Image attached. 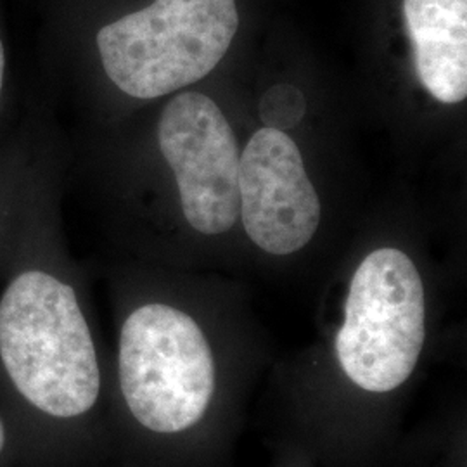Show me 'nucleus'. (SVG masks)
I'll return each instance as SVG.
<instances>
[{
  "instance_id": "obj_1",
  "label": "nucleus",
  "mask_w": 467,
  "mask_h": 467,
  "mask_svg": "<svg viewBox=\"0 0 467 467\" xmlns=\"http://www.w3.org/2000/svg\"><path fill=\"white\" fill-rule=\"evenodd\" d=\"M430 341L428 293L409 253L383 246L353 268L339 320L303 357L274 368L283 433L320 467H381Z\"/></svg>"
},
{
  "instance_id": "obj_2",
  "label": "nucleus",
  "mask_w": 467,
  "mask_h": 467,
  "mask_svg": "<svg viewBox=\"0 0 467 467\" xmlns=\"http://www.w3.org/2000/svg\"><path fill=\"white\" fill-rule=\"evenodd\" d=\"M264 368L251 347L184 305L139 301L123 314L109 357L113 462L225 466Z\"/></svg>"
},
{
  "instance_id": "obj_3",
  "label": "nucleus",
  "mask_w": 467,
  "mask_h": 467,
  "mask_svg": "<svg viewBox=\"0 0 467 467\" xmlns=\"http://www.w3.org/2000/svg\"><path fill=\"white\" fill-rule=\"evenodd\" d=\"M0 403L19 467L113 462L109 357L75 284L49 268L19 270L0 295Z\"/></svg>"
},
{
  "instance_id": "obj_4",
  "label": "nucleus",
  "mask_w": 467,
  "mask_h": 467,
  "mask_svg": "<svg viewBox=\"0 0 467 467\" xmlns=\"http://www.w3.org/2000/svg\"><path fill=\"white\" fill-rule=\"evenodd\" d=\"M237 26L235 0H154L100 28V61L119 90L156 99L210 75Z\"/></svg>"
},
{
  "instance_id": "obj_5",
  "label": "nucleus",
  "mask_w": 467,
  "mask_h": 467,
  "mask_svg": "<svg viewBox=\"0 0 467 467\" xmlns=\"http://www.w3.org/2000/svg\"><path fill=\"white\" fill-rule=\"evenodd\" d=\"M158 140L175 173L187 223L204 235L231 231L241 204V156L217 104L200 92L175 96L160 118Z\"/></svg>"
},
{
  "instance_id": "obj_6",
  "label": "nucleus",
  "mask_w": 467,
  "mask_h": 467,
  "mask_svg": "<svg viewBox=\"0 0 467 467\" xmlns=\"http://www.w3.org/2000/svg\"><path fill=\"white\" fill-rule=\"evenodd\" d=\"M239 215L251 243L270 256L308 246L320 223V200L296 142L262 129L239 158Z\"/></svg>"
},
{
  "instance_id": "obj_7",
  "label": "nucleus",
  "mask_w": 467,
  "mask_h": 467,
  "mask_svg": "<svg viewBox=\"0 0 467 467\" xmlns=\"http://www.w3.org/2000/svg\"><path fill=\"white\" fill-rule=\"evenodd\" d=\"M419 82L443 104L467 96V0H403Z\"/></svg>"
},
{
  "instance_id": "obj_8",
  "label": "nucleus",
  "mask_w": 467,
  "mask_h": 467,
  "mask_svg": "<svg viewBox=\"0 0 467 467\" xmlns=\"http://www.w3.org/2000/svg\"><path fill=\"white\" fill-rule=\"evenodd\" d=\"M306 111L305 98L293 85H275L265 92L260 104V117L267 129L289 130L296 127Z\"/></svg>"
},
{
  "instance_id": "obj_9",
  "label": "nucleus",
  "mask_w": 467,
  "mask_h": 467,
  "mask_svg": "<svg viewBox=\"0 0 467 467\" xmlns=\"http://www.w3.org/2000/svg\"><path fill=\"white\" fill-rule=\"evenodd\" d=\"M270 467H320L308 455V451L301 449L300 445L285 436H281L275 443L272 464Z\"/></svg>"
},
{
  "instance_id": "obj_10",
  "label": "nucleus",
  "mask_w": 467,
  "mask_h": 467,
  "mask_svg": "<svg viewBox=\"0 0 467 467\" xmlns=\"http://www.w3.org/2000/svg\"><path fill=\"white\" fill-rule=\"evenodd\" d=\"M0 467H19V445L13 424L0 403Z\"/></svg>"
},
{
  "instance_id": "obj_11",
  "label": "nucleus",
  "mask_w": 467,
  "mask_h": 467,
  "mask_svg": "<svg viewBox=\"0 0 467 467\" xmlns=\"http://www.w3.org/2000/svg\"><path fill=\"white\" fill-rule=\"evenodd\" d=\"M4 65H5L4 46H2V42H0V96H2V84H4Z\"/></svg>"
}]
</instances>
